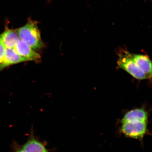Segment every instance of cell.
<instances>
[{
  "label": "cell",
  "mask_w": 152,
  "mask_h": 152,
  "mask_svg": "<svg viewBox=\"0 0 152 152\" xmlns=\"http://www.w3.org/2000/svg\"><path fill=\"white\" fill-rule=\"evenodd\" d=\"M16 30L20 39L33 50H39L44 47L37 21L28 19L25 25Z\"/></svg>",
  "instance_id": "6da1fadb"
},
{
  "label": "cell",
  "mask_w": 152,
  "mask_h": 152,
  "mask_svg": "<svg viewBox=\"0 0 152 152\" xmlns=\"http://www.w3.org/2000/svg\"><path fill=\"white\" fill-rule=\"evenodd\" d=\"M118 58L117 64L120 68L123 69L138 80L147 79L143 71L140 69L132 58L131 53L126 48H121L117 51Z\"/></svg>",
  "instance_id": "7a4b0ae2"
},
{
  "label": "cell",
  "mask_w": 152,
  "mask_h": 152,
  "mask_svg": "<svg viewBox=\"0 0 152 152\" xmlns=\"http://www.w3.org/2000/svg\"><path fill=\"white\" fill-rule=\"evenodd\" d=\"M120 132L126 137L143 141V138L149 134L148 122L141 121H129L120 123Z\"/></svg>",
  "instance_id": "3957f363"
},
{
  "label": "cell",
  "mask_w": 152,
  "mask_h": 152,
  "mask_svg": "<svg viewBox=\"0 0 152 152\" xmlns=\"http://www.w3.org/2000/svg\"><path fill=\"white\" fill-rule=\"evenodd\" d=\"M149 117V111L143 106L127 111L124 115L120 122L134 121L148 122Z\"/></svg>",
  "instance_id": "277c9868"
},
{
  "label": "cell",
  "mask_w": 152,
  "mask_h": 152,
  "mask_svg": "<svg viewBox=\"0 0 152 152\" xmlns=\"http://www.w3.org/2000/svg\"><path fill=\"white\" fill-rule=\"evenodd\" d=\"M13 49L18 54L28 61H37L41 59L40 55L21 39L18 42Z\"/></svg>",
  "instance_id": "5b68a950"
},
{
  "label": "cell",
  "mask_w": 152,
  "mask_h": 152,
  "mask_svg": "<svg viewBox=\"0 0 152 152\" xmlns=\"http://www.w3.org/2000/svg\"><path fill=\"white\" fill-rule=\"evenodd\" d=\"M21 146L25 152H49L45 143L35 136L33 129L27 141Z\"/></svg>",
  "instance_id": "8992f818"
},
{
  "label": "cell",
  "mask_w": 152,
  "mask_h": 152,
  "mask_svg": "<svg viewBox=\"0 0 152 152\" xmlns=\"http://www.w3.org/2000/svg\"><path fill=\"white\" fill-rule=\"evenodd\" d=\"M133 60L140 69L143 72L147 79L151 80L152 61L147 54H136L131 53Z\"/></svg>",
  "instance_id": "52a82bcc"
},
{
  "label": "cell",
  "mask_w": 152,
  "mask_h": 152,
  "mask_svg": "<svg viewBox=\"0 0 152 152\" xmlns=\"http://www.w3.org/2000/svg\"><path fill=\"white\" fill-rule=\"evenodd\" d=\"M28 61L18 54L14 49L6 48L4 58L0 64V71L9 66Z\"/></svg>",
  "instance_id": "ba28073f"
},
{
  "label": "cell",
  "mask_w": 152,
  "mask_h": 152,
  "mask_svg": "<svg viewBox=\"0 0 152 152\" xmlns=\"http://www.w3.org/2000/svg\"><path fill=\"white\" fill-rule=\"evenodd\" d=\"M20 39L16 30L9 29L7 27L0 35V41L5 48H14Z\"/></svg>",
  "instance_id": "9c48e42d"
},
{
  "label": "cell",
  "mask_w": 152,
  "mask_h": 152,
  "mask_svg": "<svg viewBox=\"0 0 152 152\" xmlns=\"http://www.w3.org/2000/svg\"><path fill=\"white\" fill-rule=\"evenodd\" d=\"M11 147V152H25L22 149L21 145L15 141L12 142Z\"/></svg>",
  "instance_id": "30bf717a"
},
{
  "label": "cell",
  "mask_w": 152,
  "mask_h": 152,
  "mask_svg": "<svg viewBox=\"0 0 152 152\" xmlns=\"http://www.w3.org/2000/svg\"><path fill=\"white\" fill-rule=\"evenodd\" d=\"M5 49V47L0 41V64L2 62L4 58Z\"/></svg>",
  "instance_id": "8fae6325"
}]
</instances>
